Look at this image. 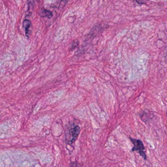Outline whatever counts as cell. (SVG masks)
I'll use <instances>...</instances> for the list:
<instances>
[{
	"mask_svg": "<svg viewBox=\"0 0 167 167\" xmlns=\"http://www.w3.org/2000/svg\"><path fill=\"white\" fill-rule=\"evenodd\" d=\"M40 15L43 17H47L48 18H51L52 16V13L51 11L46 9H43L41 11Z\"/></svg>",
	"mask_w": 167,
	"mask_h": 167,
	"instance_id": "5",
	"label": "cell"
},
{
	"mask_svg": "<svg viewBox=\"0 0 167 167\" xmlns=\"http://www.w3.org/2000/svg\"><path fill=\"white\" fill-rule=\"evenodd\" d=\"M130 140L133 145V147L131 149V151H138L140 156L143 158L144 159H147V155L145 153V148L143 143L141 140L137 139L130 137Z\"/></svg>",
	"mask_w": 167,
	"mask_h": 167,
	"instance_id": "1",
	"label": "cell"
},
{
	"mask_svg": "<svg viewBox=\"0 0 167 167\" xmlns=\"http://www.w3.org/2000/svg\"><path fill=\"white\" fill-rule=\"evenodd\" d=\"M76 167V166L75 165V164H74V166H71V167Z\"/></svg>",
	"mask_w": 167,
	"mask_h": 167,
	"instance_id": "6",
	"label": "cell"
},
{
	"mask_svg": "<svg viewBox=\"0 0 167 167\" xmlns=\"http://www.w3.org/2000/svg\"><path fill=\"white\" fill-rule=\"evenodd\" d=\"M23 26L25 29V34L27 37L30 36L32 30V24L28 19H25L23 22Z\"/></svg>",
	"mask_w": 167,
	"mask_h": 167,
	"instance_id": "3",
	"label": "cell"
},
{
	"mask_svg": "<svg viewBox=\"0 0 167 167\" xmlns=\"http://www.w3.org/2000/svg\"><path fill=\"white\" fill-rule=\"evenodd\" d=\"M80 129L79 126H74L69 130V135H70V142L73 143L76 140L77 136L80 133Z\"/></svg>",
	"mask_w": 167,
	"mask_h": 167,
	"instance_id": "2",
	"label": "cell"
},
{
	"mask_svg": "<svg viewBox=\"0 0 167 167\" xmlns=\"http://www.w3.org/2000/svg\"><path fill=\"white\" fill-rule=\"evenodd\" d=\"M140 117L142 121H143L144 122L147 123L151 121L154 116L151 114L150 111L147 112L144 111L140 114Z\"/></svg>",
	"mask_w": 167,
	"mask_h": 167,
	"instance_id": "4",
	"label": "cell"
}]
</instances>
